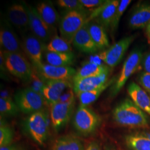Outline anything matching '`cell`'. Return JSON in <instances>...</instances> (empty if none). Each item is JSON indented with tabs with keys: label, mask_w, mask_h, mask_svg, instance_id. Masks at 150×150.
Segmentation results:
<instances>
[{
	"label": "cell",
	"mask_w": 150,
	"mask_h": 150,
	"mask_svg": "<svg viewBox=\"0 0 150 150\" xmlns=\"http://www.w3.org/2000/svg\"><path fill=\"white\" fill-rule=\"evenodd\" d=\"M14 137V133L10 127L1 122L0 126V146L11 145Z\"/></svg>",
	"instance_id": "obj_31"
},
{
	"label": "cell",
	"mask_w": 150,
	"mask_h": 150,
	"mask_svg": "<svg viewBox=\"0 0 150 150\" xmlns=\"http://www.w3.org/2000/svg\"><path fill=\"white\" fill-rule=\"evenodd\" d=\"M25 129L34 142L40 146L44 145L49 133L47 113L42 110L30 114L25 121Z\"/></svg>",
	"instance_id": "obj_2"
},
{
	"label": "cell",
	"mask_w": 150,
	"mask_h": 150,
	"mask_svg": "<svg viewBox=\"0 0 150 150\" xmlns=\"http://www.w3.org/2000/svg\"><path fill=\"white\" fill-rule=\"evenodd\" d=\"M138 80L139 84L150 95V74L146 72H142Z\"/></svg>",
	"instance_id": "obj_35"
},
{
	"label": "cell",
	"mask_w": 150,
	"mask_h": 150,
	"mask_svg": "<svg viewBox=\"0 0 150 150\" xmlns=\"http://www.w3.org/2000/svg\"><path fill=\"white\" fill-rule=\"evenodd\" d=\"M73 85L67 80H45V85L42 91V95L50 106L58 102L61 95Z\"/></svg>",
	"instance_id": "obj_16"
},
{
	"label": "cell",
	"mask_w": 150,
	"mask_h": 150,
	"mask_svg": "<svg viewBox=\"0 0 150 150\" xmlns=\"http://www.w3.org/2000/svg\"><path fill=\"white\" fill-rule=\"evenodd\" d=\"M88 17L86 12H67L59 21V30L61 38L70 44L72 43L76 34L87 21Z\"/></svg>",
	"instance_id": "obj_5"
},
{
	"label": "cell",
	"mask_w": 150,
	"mask_h": 150,
	"mask_svg": "<svg viewBox=\"0 0 150 150\" xmlns=\"http://www.w3.org/2000/svg\"><path fill=\"white\" fill-rule=\"evenodd\" d=\"M108 75L109 74H105L73 81V90L76 95L82 92L95 90L107 82Z\"/></svg>",
	"instance_id": "obj_18"
},
{
	"label": "cell",
	"mask_w": 150,
	"mask_h": 150,
	"mask_svg": "<svg viewBox=\"0 0 150 150\" xmlns=\"http://www.w3.org/2000/svg\"><path fill=\"white\" fill-rule=\"evenodd\" d=\"M81 4L85 9L95 8L96 10L98 7L105 4L107 1L104 0H80Z\"/></svg>",
	"instance_id": "obj_34"
},
{
	"label": "cell",
	"mask_w": 150,
	"mask_h": 150,
	"mask_svg": "<svg viewBox=\"0 0 150 150\" xmlns=\"http://www.w3.org/2000/svg\"><path fill=\"white\" fill-rule=\"evenodd\" d=\"M14 101L22 112L31 114L42 110L46 101L40 93L27 87L17 91Z\"/></svg>",
	"instance_id": "obj_4"
},
{
	"label": "cell",
	"mask_w": 150,
	"mask_h": 150,
	"mask_svg": "<svg viewBox=\"0 0 150 150\" xmlns=\"http://www.w3.org/2000/svg\"><path fill=\"white\" fill-rule=\"evenodd\" d=\"M8 21L23 36L28 33L30 30L29 17L25 3H15L8 8Z\"/></svg>",
	"instance_id": "obj_12"
},
{
	"label": "cell",
	"mask_w": 150,
	"mask_h": 150,
	"mask_svg": "<svg viewBox=\"0 0 150 150\" xmlns=\"http://www.w3.org/2000/svg\"><path fill=\"white\" fill-rule=\"evenodd\" d=\"M127 91L132 101L150 116V96L147 92L134 82L129 85Z\"/></svg>",
	"instance_id": "obj_20"
},
{
	"label": "cell",
	"mask_w": 150,
	"mask_h": 150,
	"mask_svg": "<svg viewBox=\"0 0 150 150\" xmlns=\"http://www.w3.org/2000/svg\"><path fill=\"white\" fill-rule=\"evenodd\" d=\"M22 45L35 69L38 70L43 64V50L45 45L34 35L28 33L23 36Z\"/></svg>",
	"instance_id": "obj_11"
},
{
	"label": "cell",
	"mask_w": 150,
	"mask_h": 150,
	"mask_svg": "<svg viewBox=\"0 0 150 150\" xmlns=\"http://www.w3.org/2000/svg\"><path fill=\"white\" fill-rule=\"evenodd\" d=\"M45 59L47 64L54 66L69 67L75 61V54L72 52H53L46 51Z\"/></svg>",
	"instance_id": "obj_25"
},
{
	"label": "cell",
	"mask_w": 150,
	"mask_h": 150,
	"mask_svg": "<svg viewBox=\"0 0 150 150\" xmlns=\"http://www.w3.org/2000/svg\"><path fill=\"white\" fill-rule=\"evenodd\" d=\"M110 67L107 65L99 64L86 61L76 71L72 81L79 80L86 77L96 76L105 74H110Z\"/></svg>",
	"instance_id": "obj_22"
},
{
	"label": "cell",
	"mask_w": 150,
	"mask_h": 150,
	"mask_svg": "<svg viewBox=\"0 0 150 150\" xmlns=\"http://www.w3.org/2000/svg\"><path fill=\"white\" fill-rule=\"evenodd\" d=\"M74 92H75L73 90V88H69L67 89L61 95L59 101L61 102H66L71 101L72 100L75 98Z\"/></svg>",
	"instance_id": "obj_36"
},
{
	"label": "cell",
	"mask_w": 150,
	"mask_h": 150,
	"mask_svg": "<svg viewBox=\"0 0 150 150\" xmlns=\"http://www.w3.org/2000/svg\"><path fill=\"white\" fill-rule=\"evenodd\" d=\"M150 22V4H143L138 6L129 20V26L133 29L146 27Z\"/></svg>",
	"instance_id": "obj_23"
},
{
	"label": "cell",
	"mask_w": 150,
	"mask_h": 150,
	"mask_svg": "<svg viewBox=\"0 0 150 150\" xmlns=\"http://www.w3.org/2000/svg\"><path fill=\"white\" fill-rule=\"evenodd\" d=\"M146 34L148 42L150 43V22L146 27Z\"/></svg>",
	"instance_id": "obj_41"
},
{
	"label": "cell",
	"mask_w": 150,
	"mask_h": 150,
	"mask_svg": "<svg viewBox=\"0 0 150 150\" xmlns=\"http://www.w3.org/2000/svg\"><path fill=\"white\" fill-rule=\"evenodd\" d=\"M113 120L121 126L129 127H144L149 124L147 115L129 98L123 100L114 108Z\"/></svg>",
	"instance_id": "obj_1"
},
{
	"label": "cell",
	"mask_w": 150,
	"mask_h": 150,
	"mask_svg": "<svg viewBox=\"0 0 150 150\" xmlns=\"http://www.w3.org/2000/svg\"><path fill=\"white\" fill-rule=\"evenodd\" d=\"M19 111L18 107L12 99L0 98L1 117L2 116H14L17 115Z\"/></svg>",
	"instance_id": "obj_29"
},
{
	"label": "cell",
	"mask_w": 150,
	"mask_h": 150,
	"mask_svg": "<svg viewBox=\"0 0 150 150\" xmlns=\"http://www.w3.org/2000/svg\"><path fill=\"white\" fill-rule=\"evenodd\" d=\"M45 80H67L73 79L76 70L69 66H54L48 64H43L37 70Z\"/></svg>",
	"instance_id": "obj_15"
},
{
	"label": "cell",
	"mask_w": 150,
	"mask_h": 150,
	"mask_svg": "<svg viewBox=\"0 0 150 150\" xmlns=\"http://www.w3.org/2000/svg\"><path fill=\"white\" fill-rule=\"evenodd\" d=\"M1 98L5 99H12L11 96V91L8 89H5L1 91Z\"/></svg>",
	"instance_id": "obj_39"
},
{
	"label": "cell",
	"mask_w": 150,
	"mask_h": 150,
	"mask_svg": "<svg viewBox=\"0 0 150 150\" xmlns=\"http://www.w3.org/2000/svg\"><path fill=\"white\" fill-rule=\"evenodd\" d=\"M57 5L59 7L69 11L86 12V9L81 4L80 0H58Z\"/></svg>",
	"instance_id": "obj_32"
},
{
	"label": "cell",
	"mask_w": 150,
	"mask_h": 150,
	"mask_svg": "<svg viewBox=\"0 0 150 150\" xmlns=\"http://www.w3.org/2000/svg\"><path fill=\"white\" fill-rule=\"evenodd\" d=\"M29 83L30 84L29 87L41 94L43 87L45 85V80L42 78L35 69L32 70V75L29 80Z\"/></svg>",
	"instance_id": "obj_33"
},
{
	"label": "cell",
	"mask_w": 150,
	"mask_h": 150,
	"mask_svg": "<svg viewBox=\"0 0 150 150\" xmlns=\"http://www.w3.org/2000/svg\"><path fill=\"white\" fill-rule=\"evenodd\" d=\"M71 44L61 37L55 34L51 40L45 46L46 51L53 52H71Z\"/></svg>",
	"instance_id": "obj_28"
},
{
	"label": "cell",
	"mask_w": 150,
	"mask_h": 150,
	"mask_svg": "<svg viewBox=\"0 0 150 150\" xmlns=\"http://www.w3.org/2000/svg\"><path fill=\"white\" fill-rule=\"evenodd\" d=\"M131 2V0H121V1H120L118 8L115 14L112 21V23H111V26L110 27L112 34H114V33L116 32V31L117 30L120 19L122 16L123 13L125 12V11L126 10V8H127V7L129 6Z\"/></svg>",
	"instance_id": "obj_30"
},
{
	"label": "cell",
	"mask_w": 150,
	"mask_h": 150,
	"mask_svg": "<svg viewBox=\"0 0 150 150\" xmlns=\"http://www.w3.org/2000/svg\"><path fill=\"white\" fill-rule=\"evenodd\" d=\"M3 54L7 71L22 80L29 81L33 69L23 54L4 51Z\"/></svg>",
	"instance_id": "obj_6"
},
{
	"label": "cell",
	"mask_w": 150,
	"mask_h": 150,
	"mask_svg": "<svg viewBox=\"0 0 150 150\" xmlns=\"http://www.w3.org/2000/svg\"><path fill=\"white\" fill-rule=\"evenodd\" d=\"M29 17L30 28L32 33L46 45L55 35L53 31L43 21L36 7L25 4Z\"/></svg>",
	"instance_id": "obj_10"
},
{
	"label": "cell",
	"mask_w": 150,
	"mask_h": 150,
	"mask_svg": "<svg viewBox=\"0 0 150 150\" xmlns=\"http://www.w3.org/2000/svg\"><path fill=\"white\" fill-rule=\"evenodd\" d=\"M142 54L139 50H134L129 54L123 64L122 69L111 90V96H115L123 87L129 77L137 70L142 60Z\"/></svg>",
	"instance_id": "obj_7"
},
{
	"label": "cell",
	"mask_w": 150,
	"mask_h": 150,
	"mask_svg": "<svg viewBox=\"0 0 150 150\" xmlns=\"http://www.w3.org/2000/svg\"><path fill=\"white\" fill-rule=\"evenodd\" d=\"M0 150H23L20 146L17 145H10L0 147Z\"/></svg>",
	"instance_id": "obj_40"
},
{
	"label": "cell",
	"mask_w": 150,
	"mask_h": 150,
	"mask_svg": "<svg viewBox=\"0 0 150 150\" xmlns=\"http://www.w3.org/2000/svg\"><path fill=\"white\" fill-rule=\"evenodd\" d=\"M85 150H102V149L97 142L92 141L87 145Z\"/></svg>",
	"instance_id": "obj_38"
},
{
	"label": "cell",
	"mask_w": 150,
	"mask_h": 150,
	"mask_svg": "<svg viewBox=\"0 0 150 150\" xmlns=\"http://www.w3.org/2000/svg\"><path fill=\"white\" fill-rule=\"evenodd\" d=\"M88 31L93 41L99 50L109 47L107 33L105 32V28L101 25L93 21L89 22Z\"/></svg>",
	"instance_id": "obj_24"
},
{
	"label": "cell",
	"mask_w": 150,
	"mask_h": 150,
	"mask_svg": "<svg viewBox=\"0 0 150 150\" xmlns=\"http://www.w3.org/2000/svg\"><path fill=\"white\" fill-rule=\"evenodd\" d=\"M75 98L66 102H56L50 106V118L54 130L58 132L68 123L75 107Z\"/></svg>",
	"instance_id": "obj_9"
},
{
	"label": "cell",
	"mask_w": 150,
	"mask_h": 150,
	"mask_svg": "<svg viewBox=\"0 0 150 150\" xmlns=\"http://www.w3.org/2000/svg\"><path fill=\"white\" fill-rule=\"evenodd\" d=\"M104 150H117L113 145H106L104 147Z\"/></svg>",
	"instance_id": "obj_42"
},
{
	"label": "cell",
	"mask_w": 150,
	"mask_h": 150,
	"mask_svg": "<svg viewBox=\"0 0 150 150\" xmlns=\"http://www.w3.org/2000/svg\"><path fill=\"white\" fill-rule=\"evenodd\" d=\"M135 38L136 35L123 38L107 50L100 52L97 56L107 66L113 68L121 61L126 51Z\"/></svg>",
	"instance_id": "obj_8"
},
{
	"label": "cell",
	"mask_w": 150,
	"mask_h": 150,
	"mask_svg": "<svg viewBox=\"0 0 150 150\" xmlns=\"http://www.w3.org/2000/svg\"><path fill=\"white\" fill-rule=\"evenodd\" d=\"M142 65L145 72L150 74V52L146 54L142 58Z\"/></svg>",
	"instance_id": "obj_37"
},
{
	"label": "cell",
	"mask_w": 150,
	"mask_h": 150,
	"mask_svg": "<svg viewBox=\"0 0 150 150\" xmlns=\"http://www.w3.org/2000/svg\"><path fill=\"white\" fill-rule=\"evenodd\" d=\"M36 8L43 21L54 32L60 20L59 14L52 4L50 2H42L38 4Z\"/></svg>",
	"instance_id": "obj_19"
},
{
	"label": "cell",
	"mask_w": 150,
	"mask_h": 150,
	"mask_svg": "<svg viewBox=\"0 0 150 150\" xmlns=\"http://www.w3.org/2000/svg\"><path fill=\"white\" fill-rule=\"evenodd\" d=\"M0 45L4 52L23 54L22 45L7 20H4L1 25Z\"/></svg>",
	"instance_id": "obj_13"
},
{
	"label": "cell",
	"mask_w": 150,
	"mask_h": 150,
	"mask_svg": "<svg viewBox=\"0 0 150 150\" xmlns=\"http://www.w3.org/2000/svg\"><path fill=\"white\" fill-rule=\"evenodd\" d=\"M52 150H85L81 139L72 135H64L56 139Z\"/></svg>",
	"instance_id": "obj_26"
},
{
	"label": "cell",
	"mask_w": 150,
	"mask_h": 150,
	"mask_svg": "<svg viewBox=\"0 0 150 150\" xmlns=\"http://www.w3.org/2000/svg\"><path fill=\"white\" fill-rule=\"evenodd\" d=\"M114 80L115 79H112L108 81L105 85L95 90L82 92L77 95L80 102L81 105L87 106L96 101L103 91H105L108 86H110L113 83Z\"/></svg>",
	"instance_id": "obj_27"
},
{
	"label": "cell",
	"mask_w": 150,
	"mask_h": 150,
	"mask_svg": "<svg viewBox=\"0 0 150 150\" xmlns=\"http://www.w3.org/2000/svg\"><path fill=\"white\" fill-rule=\"evenodd\" d=\"M125 142L129 150H150V132H135L125 137Z\"/></svg>",
	"instance_id": "obj_21"
},
{
	"label": "cell",
	"mask_w": 150,
	"mask_h": 150,
	"mask_svg": "<svg viewBox=\"0 0 150 150\" xmlns=\"http://www.w3.org/2000/svg\"><path fill=\"white\" fill-rule=\"evenodd\" d=\"M120 2L118 0L107 1L105 4L92 12L88 17L87 21H95L106 28L110 27Z\"/></svg>",
	"instance_id": "obj_14"
},
{
	"label": "cell",
	"mask_w": 150,
	"mask_h": 150,
	"mask_svg": "<svg viewBox=\"0 0 150 150\" xmlns=\"http://www.w3.org/2000/svg\"><path fill=\"white\" fill-rule=\"evenodd\" d=\"M101 122L99 116L87 106L80 105L74 114L72 123L75 129L81 134H92Z\"/></svg>",
	"instance_id": "obj_3"
},
{
	"label": "cell",
	"mask_w": 150,
	"mask_h": 150,
	"mask_svg": "<svg viewBox=\"0 0 150 150\" xmlns=\"http://www.w3.org/2000/svg\"><path fill=\"white\" fill-rule=\"evenodd\" d=\"M88 23L87 21L76 34L72 45L81 52L86 54H95L98 50L96 45L93 41L88 31Z\"/></svg>",
	"instance_id": "obj_17"
}]
</instances>
